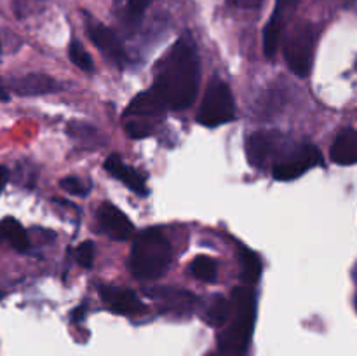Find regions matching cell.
I'll use <instances>...</instances> for the list:
<instances>
[{"mask_svg":"<svg viewBox=\"0 0 357 356\" xmlns=\"http://www.w3.org/2000/svg\"><path fill=\"white\" fill-rule=\"evenodd\" d=\"M199 87V56L195 44L188 37L180 38L155 70L157 91L167 108L185 110L194 103Z\"/></svg>","mask_w":357,"mask_h":356,"instance_id":"6da1fadb","label":"cell"},{"mask_svg":"<svg viewBox=\"0 0 357 356\" xmlns=\"http://www.w3.org/2000/svg\"><path fill=\"white\" fill-rule=\"evenodd\" d=\"M173 250L159 229H146L136 236L129 255V267L135 278L157 279L169 269Z\"/></svg>","mask_w":357,"mask_h":356,"instance_id":"7a4b0ae2","label":"cell"},{"mask_svg":"<svg viewBox=\"0 0 357 356\" xmlns=\"http://www.w3.org/2000/svg\"><path fill=\"white\" fill-rule=\"evenodd\" d=\"M234 318L220 335V351L225 356H241L251 341L255 325V297L246 286L234 290Z\"/></svg>","mask_w":357,"mask_h":356,"instance_id":"3957f363","label":"cell"},{"mask_svg":"<svg viewBox=\"0 0 357 356\" xmlns=\"http://www.w3.org/2000/svg\"><path fill=\"white\" fill-rule=\"evenodd\" d=\"M166 108V103L153 87L138 94L129 103L128 110L124 112V117H122L126 119V133L136 140L146 138L155 129L157 122L160 121Z\"/></svg>","mask_w":357,"mask_h":356,"instance_id":"277c9868","label":"cell"},{"mask_svg":"<svg viewBox=\"0 0 357 356\" xmlns=\"http://www.w3.org/2000/svg\"><path fill=\"white\" fill-rule=\"evenodd\" d=\"M316 28L309 21H298L284 38V59L289 70L298 77H307L312 68Z\"/></svg>","mask_w":357,"mask_h":356,"instance_id":"5b68a950","label":"cell"},{"mask_svg":"<svg viewBox=\"0 0 357 356\" xmlns=\"http://www.w3.org/2000/svg\"><path fill=\"white\" fill-rule=\"evenodd\" d=\"M236 117V103L230 87L223 80L213 79L206 89L197 112V122L206 128H216Z\"/></svg>","mask_w":357,"mask_h":356,"instance_id":"8992f818","label":"cell"},{"mask_svg":"<svg viewBox=\"0 0 357 356\" xmlns=\"http://www.w3.org/2000/svg\"><path fill=\"white\" fill-rule=\"evenodd\" d=\"M321 163H323V156H321L319 149L312 143H303L286 154L281 161H278L275 166L272 168V175L279 181L296 180L309 170L319 166Z\"/></svg>","mask_w":357,"mask_h":356,"instance_id":"52a82bcc","label":"cell"},{"mask_svg":"<svg viewBox=\"0 0 357 356\" xmlns=\"http://www.w3.org/2000/svg\"><path fill=\"white\" fill-rule=\"evenodd\" d=\"M284 149V136L278 131H257L248 136L246 156L248 161L257 170L274 168L278 163L279 150Z\"/></svg>","mask_w":357,"mask_h":356,"instance_id":"ba28073f","label":"cell"},{"mask_svg":"<svg viewBox=\"0 0 357 356\" xmlns=\"http://www.w3.org/2000/svg\"><path fill=\"white\" fill-rule=\"evenodd\" d=\"M300 0H275L274 13L268 20L267 27L264 30V52L267 58H275L278 49L281 45L282 30H284L286 17L296 9Z\"/></svg>","mask_w":357,"mask_h":356,"instance_id":"9c48e42d","label":"cell"},{"mask_svg":"<svg viewBox=\"0 0 357 356\" xmlns=\"http://www.w3.org/2000/svg\"><path fill=\"white\" fill-rule=\"evenodd\" d=\"M86 30L87 35H89L91 42L103 52L107 58H110L112 61L122 63L126 59L124 45H122L121 38L115 35L114 30H110L108 27H105L103 23L96 20H91L87 17L86 20Z\"/></svg>","mask_w":357,"mask_h":356,"instance_id":"30bf717a","label":"cell"},{"mask_svg":"<svg viewBox=\"0 0 357 356\" xmlns=\"http://www.w3.org/2000/svg\"><path fill=\"white\" fill-rule=\"evenodd\" d=\"M98 223H100V229L107 236L117 241L129 239L135 232V225L129 220V216L112 202H103L100 206V209H98Z\"/></svg>","mask_w":357,"mask_h":356,"instance_id":"8fae6325","label":"cell"},{"mask_svg":"<svg viewBox=\"0 0 357 356\" xmlns=\"http://www.w3.org/2000/svg\"><path fill=\"white\" fill-rule=\"evenodd\" d=\"M7 89L20 96H40V94L56 93L61 89L58 80L45 73H26L7 80Z\"/></svg>","mask_w":357,"mask_h":356,"instance_id":"7c38bea8","label":"cell"},{"mask_svg":"<svg viewBox=\"0 0 357 356\" xmlns=\"http://www.w3.org/2000/svg\"><path fill=\"white\" fill-rule=\"evenodd\" d=\"M100 295L108 307L117 314H126V316H135L145 311V306L138 295L126 288H117V286H100Z\"/></svg>","mask_w":357,"mask_h":356,"instance_id":"4fadbf2b","label":"cell"},{"mask_svg":"<svg viewBox=\"0 0 357 356\" xmlns=\"http://www.w3.org/2000/svg\"><path fill=\"white\" fill-rule=\"evenodd\" d=\"M105 170L110 175H114L117 180H121L126 187L131 188L135 194L146 195V192H149L145 178H143L136 170L129 168L117 154H112V156L107 157V161H105Z\"/></svg>","mask_w":357,"mask_h":356,"instance_id":"5bb4252c","label":"cell"},{"mask_svg":"<svg viewBox=\"0 0 357 356\" xmlns=\"http://www.w3.org/2000/svg\"><path fill=\"white\" fill-rule=\"evenodd\" d=\"M331 159L340 166L357 163V129H345L331 145Z\"/></svg>","mask_w":357,"mask_h":356,"instance_id":"9a60e30c","label":"cell"},{"mask_svg":"<svg viewBox=\"0 0 357 356\" xmlns=\"http://www.w3.org/2000/svg\"><path fill=\"white\" fill-rule=\"evenodd\" d=\"M0 239L7 241L17 251H26L30 248V237L26 230L13 216H7L0 222Z\"/></svg>","mask_w":357,"mask_h":356,"instance_id":"2e32d148","label":"cell"},{"mask_svg":"<svg viewBox=\"0 0 357 356\" xmlns=\"http://www.w3.org/2000/svg\"><path fill=\"white\" fill-rule=\"evenodd\" d=\"M153 297L160 304H164L166 309L180 311V313L190 309L192 304L195 302V297L181 288H157V292H153Z\"/></svg>","mask_w":357,"mask_h":356,"instance_id":"e0dca14e","label":"cell"},{"mask_svg":"<svg viewBox=\"0 0 357 356\" xmlns=\"http://www.w3.org/2000/svg\"><path fill=\"white\" fill-rule=\"evenodd\" d=\"M239 260H241V272L243 278L250 283H257L261 274V260L255 251L250 248H241L239 251Z\"/></svg>","mask_w":357,"mask_h":356,"instance_id":"ac0fdd59","label":"cell"},{"mask_svg":"<svg viewBox=\"0 0 357 356\" xmlns=\"http://www.w3.org/2000/svg\"><path fill=\"white\" fill-rule=\"evenodd\" d=\"M230 313H232V306H230L229 300L218 295L215 297V299L211 300V304L208 306L204 320L208 321L211 327H222L223 323H227Z\"/></svg>","mask_w":357,"mask_h":356,"instance_id":"d6986e66","label":"cell"},{"mask_svg":"<svg viewBox=\"0 0 357 356\" xmlns=\"http://www.w3.org/2000/svg\"><path fill=\"white\" fill-rule=\"evenodd\" d=\"M190 272L195 276L197 279L204 283H213L216 279V262L213 260L211 257H206V255H199L192 260L190 264Z\"/></svg>","mask_w":357,"mask_h":356,"instance_id":"ffe728a7","label":"cell"},{"mask_svg":"<svg viewBox=\"0 0 357 356\" xmlns=\"http://www.w3.org/2000/svg\"><path fill=\"white\" fill-rule=\"evenodd\" d=\"M68 56H70V59H72L73 65L79 66V68L84 70V72H93L94 70L93 58H91L89 52L84 49V45L79 44L77 40H72V44H70Z\"/></svg>","mask_w":357,"mask_h":356,"instance_id":"44dd1931","label":"cell"},{"mask_svg":"<svg viewBox=\"0 0 357 356\" xmlns=\"http://www.w3.org/2000/svg\"><path fill=\"white\" fill-rule=\"evenodd\" d=\"M59 187L65 192L73 195H87L91 191V181L84 180L79 177H65L59 181Z\"/></svg>","mask_w":357,"mask_h":356,"instance_id":"7402d4cb","label":"cell"},{"mask_svg":"<svg viewBox=\"0 0 357 356\" xmlns=\"http://www.w3.org/2000/svg\"><path fill=\"white\" fill-rule=\"evenodd\" d=\"M150 3H152V0H129L124 10L126 21L132 24L138 23L143 14H145V10L149 9Z\"/></svg>","mask_w":357,"mask_h":356,"instance_id":"603a6c76","label":"cell"},{"mask_svg":"<svg viewBox=\"0 0 357 356\" xmlns=\"http://www.w3.org/2000/svg\"><path fill=\"white\" fill-rule=\"evenodd\" d=\"M75 258L82 267L89 269L93 267V262H94V243L93 241H84L77 246L75 250Z\"/></svg>","mask_w":357,"mask_h":356,"instance_id":"cb8c5ba5","label":"cell"},{"mask_svg":"<svg viewBox=\"0 0 357 356\" xmlns=\"http://www.w3.org/2000/svg\"><path fill=\"white\" fill-rule=\"evenodd\" d=\"M261 2H264V0H234V3H236L237 7H241V9H255V7L260 6Z\"/></svg>","mask_w":357,"mask_h":356,"instance_id":"d4e9b609","label":"cell"},{"mask_svg":"<svg viewBox=\"0 0 357 356\" xmlns=\"http://www.w3.org/2000/svg\"><path fill=\"white\" fill-rule=\"evenodd\" d=\"M7 180H9V170H7L6 166H0V192H2L3 185L7 184Z\"/></svg>","mask_w":357,"mask_h":356,"instance_id":"484cf974","label":"cell"},{"mask_svg":"<svg viewBox=\"0 0 357 356\" xmlns=\"http://www.w3.org/2000/svg\"><path fill=\"white\" fill-rule=\"evenodd\" d=\"M10 100V94L7 91L6 86H0V101H9Z\"/></svg>","mask_w":357,"mask_h":356,"instance_id":"4316f807","label":"cell"},{"mask_svg":"<svg viewBox=\"0 0 357 356\" xmlns=\"http://www.w3.org/2000/svg\"><path fill=\"white\" fill-rule=\"evenodd\" d=\"M209 356H225V355H209Z\"/></svg>","mask_w":357,"mask_h":356,"instance_id":"83f0119b","label":"cell"},{"mask_svg":"<svg viewBox=\"0 0 357 356\" xmlns=\"http://www.w3.org/2000/svg\"><path fill=\"white\" fill-rule=\"evenodd\" d=\"M0 51H2V44H0Z\"/></svg>","mask_w":357,"mask_h":356,"instance_id":"f1b7e54d","label":"cell"}]
</instances>
